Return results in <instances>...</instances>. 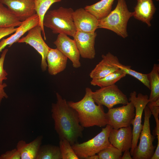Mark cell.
Returning a JSON list of instances; mask_svg holds the SVG:
<instances>
[{"mask_svg": "<svg viewBox=\"0 0 159 159\" xmlns=\"http://www.w3.org/2000/svg\"><path fill=\"white\" fill-rule=\"evenodd\" d=\"M56 95L57 102L52 104L51 109L55 130L60 140H66L72 145L82 137L84 127L80 124L77 111L58 93Z\"/></svg>", "mask_w": 159, "mask_h": 159, "instance_id": "6da1fadb", "label": "cell"}, {"mask_svg": "<svg viewBox=\"0 0 159 159\" xmlns=\"http://www.w3.org/2000/svg\"><path fill=\"white\" fill-rule=\"evenodd\" d=\"M92 92L91 88L87 87L82 100L76 102L68 101L67 103L77 112L80 124L84 127H104L108 124L106 113L103 105L95 104L92 97Z\"/></svg>", "mask_w": 159, "mask_h": 159, "instance_id": "7a4b0ae2", "label": "cell"}, {"mask_svg": "<svg viewBox=\"0 0 159 159\" xmlns=\"http://www.w3.org/2000/svg\"><path fill=\"white\" fill-rule=\"evenodd\" d=\"M74 11L72 8L62 7L47 11L43 25L50 29L54 34L63 33L73 37L77 31L73 19Z\"/></svg>", "mask_w": 159, "mask_h": 159, "instance_id": "3957f363", "label": "cell"}, {"mask_svg": "<svg viewBox=\"0 0 159 159\" xmlns=\"http://www.w3.org/2000/svg\"><path fill=\"white\" fill-rule=\"evenodd\" d=\"M133 15V12L129 11L125 0H117L115 9L106 17L98 20V28L110 30L125 38L128 36V22Z\"/></svg>", "mask_w": 159, "mask_h": 159, "instance_id": "277c9868", "label": "cell"}, {"mask_svg": "<svg viewBox=\"0 0 159 159\" xmlns=\"http://www.w3.org/2000/svg\"><path fill=\"white\" fill-rule=\"evenodd\" d=\"M112 128L110 125L107 124L92 138L82 143H77L72 145V148L79 158L86 159L111 145L109 136Z\"/></svg>", "mask_w": 159, "mask_h": 159, "instance_id": "5b68a950", "label": "cell"}, {"mask_svg": "<svg viewBox=\"0 0 159 159\" xmlns=\"http://www.w3.org/2000/svg\"><path fill=\"white\" fill-rule=\"evenodd\" d=\"M144 111V122L140 135V142L134 151L132 159H151L156 148L153 144L154 136L150 130V118L152 112L147 105Z\"/></svg>", "mask_w": 159, "mask_h": 159, "instance_id": "8992f818", "label": "cell"}, {"mask_svg": "<svg viewBox=\"0 0 159 159\" xmlns=\"http://www.w3.org/2000/svg\"><path fill=\"white\" fill-rule=\"evenodd\" d=\"M92 97L97 105H104L108 109L117 104L125 105L129 102L127 96L115 84L100 87L92 92Z\"/></svg>", "mask_w": 159, "mask_h": 159, "instance_id": "52a82bcc", "label": "cell"}, {"mask_svg": "<svg viewBox=\"0 0 159 159\" xmlns=\"http://www.w3.org/2000/svg\"><path fill=\"white\" fill-rule=\"evenodd\" d=\"M137 92L134 91L130 93L128 100L133 104L135 109V115L132 125V138L130 149L131 155L132 156L134 151L137 146L143 125L142 124V117L144 109L149 102V97L147 95L140 93L137 96Z\"/></svg>", "mask_w": 159, "mask_h": 159, "instance_id": "ba28073f", "label": "cell"}, {"mask_svg": "<svg viewBox=\"0 0 159 159\" xmlns=\"http://www.w3.org/2000/svg\"><path fill=\"white\" fill-rule=\"evenodd\" d=\"M135 111L131 102L121 107L108 109L106 113L108 124L115 129L130 126L134 120Z\"/></svg>", "mask_w": 159, "mask_h": 159, "instance_id": "9c48e42d", "label": "cell"}, {"mask_svg": "<svg viewBox=\"0 0 159 159\" xmlns=\"http://www.w3.org/2000/svg\"><path fill=\"white\" fill-rule=\"evenodd\" d=\"M27 34L19 39L17 42L25 43L28 44L37 50L42 57L41 67L44 71L47 67L46 57L50 47L44 40L41 35V26L39 25L29 29Z\"/></svg>", "mask_w": 159, "mask_h": 159, "instance_id": "30bf717a", "label": "cell"}, {"mask_svg": "<svg viewBox=\"0 0 159 159\" xmlns=\"http://www.w3.org/2000/svg\"><path fill=\"white\" fill-rule=\"evenodd\" d=\"M9 10L21 22L36 14L34 0H0Z\"/></svg>", "mask_w": 159, "mask_h": 159, "instance_id": "8fae6325", "label": "cell"}, {"mask_svg": "<svg viewBox=\"0 0 159 159\" xmlns=\"http://www.w3.org/2000/svg\"><path fill=\"white\" fill-rule=\"evenodd\" d=\"M54 44L57 49L71 61L74 68L81 67L80 56L73 39L64 34L61 33L58 34Z\"/></svg>", "mask_w": 159, "mask_h": 159, "instance_id": "7c38bea8", "label": "cell"}, {"mask_svg": "<svg viewBox=\"0 0 159 159\" xmlns=\"http://www.w3.org/2000/svg\"><path fill=\"white\" fill-rule=\"evenodd\" d=\"M97 36L95 32L87 33L77 31L73 37V40L82 57L89 59L95 58V45Z\"/></svg>", "mask_w": 159, "mask_h": 159, "instance_id": "4fadbf2b", "label": "cell"}, {"mask_svg": "<svg viewBox=\"0 0 159 159\" xmlns=\"http://www.w3.org/2000/svg\"><path fill=\"white\" fill-rule=\"evenodd\" d=\"M73 19L77 31L90 33L98 28V20L84 8L74 11Z\"/></svg>", "mask_w": 159, "mask_h": 159, "instance_id": "5bb4252c", "label": "cell"}, {"mask_svg": "<svg viewBox=\"0 0 159 159\" xmlns=\"http://www.w3.org/2000/svg\"><path fill=\"white\" fill-rule=\"evenodd\" d=\"M132 138L131 126L115 129L112 128L109 136L110 144L122 152L131 148Z\"/></svg>", "mask_w": 159, "mask_h": 159, "instance_id": "9a60e30c", "label": "cell"}, {"mask_svg": "<svg viewBox=\"0 0 159 159\" xmlns=\"http://www.w3.org/2000/svg\"><path fill=\"white\" fill-rule=\"evenodd\" d=\"M102 57V59L89 74L92 80L102 78L119 69L116 65L120 62L117 56L108 52Z\"/></svg>", "mask_w": 159, "mask_h": 159, "instance_id": "2e32d148", "label": "cell"}, {"mask_svg": "<svg viewBox=\"0 0 159 159\" xmlns=\"http://www.w3.org/2000/svg\"><path fill=\"white\" fill-rule=\"evenodd\" d=\"M39 19L36 14L33 16L22 22L18 27L14 34L5 39H3L0 42V52L7 46L10 47L14 43L17 42L20 38L25 33L34 27L39 25Z\"/></svg>", "mask_w": 159, "mask_h": 159, "instance_id": "e0dca14e", "label": "cell"}, {"mask_svg": "<svg viewBox=\"0 0 159 159\" xmlns=\"http://www.w3.org/2000/svg\"><path fill=\"white\" fill-rule=\"evenodd\" d=\"M134 10L133 16L150 27L151 21L156 11L153 0H137Z\"/></svg>", "mask_w": 159, "mask_h": 159, "instance_id": "ac0fdd59", "label": "cell"}, {"mask_svg": "<svg viewBox=\"0 0 159 159\" xmlns=\"http://www.w3.org/2000/svg\"><path fill=\"white\" fill-rule=\"evenodd\" d=\"M67 57L57 48H50L46 60L49 73L55 75L63 71L66 68Z\"/></svg>", "mask_w": 159, "mask_h": 159, "instance_id": "d6986e66", "label": "cell"}, {"mask_svg": "<svg viewBox=\"0 0 159 159\" xmlns=\"http://www.w3.org/2000/svg\"><path fill=\"white\" fill-rule=\"evenodd\" d=\"M42 138V136H38L29 143L23 140L19 141L16 148L19 153L21 159H36Z\"/></svg>", "mask_w": 159, "mask_h": 159, "instance_id": "ffe728a7", "label": "cell"}, {"mask_svg": "<svg viewBox=\"0 0 159 159\" xmlns=\"http://www.w3.org/2000/svg\"><path fill=\"white\" fill-rule=\"evenodd\" d=\"M115 0H101L91 5L86 6L84 9L98 20L107 16L112 11Z\"/></svg>", "mask_w": 159, "mask_h": 159, "instance_id": "44dd1931", "label": "cell"}, {"mask_svg": "<svg viewBox=\"0 0 159 159\" xmlns=\"http://www.w3.org/2000/svg\"><path fill=\"white\" fill-rule=\"evenodd\" d=\"M151 90L149 102L159 99V65L155 64L151 72L148 74Z\"/></svg>", "mask_w": 159, "mask_h": 159, "instance_id": "7402d4cb", "label": "cell"}, {"mask_svg": "<svg viewBox=\"0 0 159 159\" xmlns=\"http://www.w3.org/2000/svg\"><path fill=\"white\" fill-rule=\"evenodd\" d=\"M22 23L0 2V28L18 27Z\"/></svg>", "mask_w": 159, "mask_h": 159, "instance_id": "603a6c76", "label": "cell"}, {"mask_svg": "<svg viewBox=\"0 0 159 159\" xmlns=\"http://www.w3.org/2000/svg\"><path fill=\"white\" fill-rule=\"evenodd\" d=\"M124 72L119 69L116 71L100 79L92 80L91 84L100 87H106L115 84V83L126 75Z\"/></svg>", "mask_w": 159, "mask_h": 159, "instance_id": "cb8c5ba5", "label": "cell"}, {"mask_svg": "<svg viewBox=\"0 0 159 159\" xmlns=\"http://www.w3.org/2000/svg\"><path fill=\"white\" fill-rule=\"evenodd\" d=\"M36 159H62L59 147L49 144L41 145Z\"/></svg>", "mask_w": 159, "mask_h": 159, "instance_id": "d4e9b609", "label": "cell"}, {"mask_svg": "<svg viewBox=\"0 0 159 159\" xmlns=\"http://www.w3.org/2000/svg\"><path fill=\"white\" fill-rule=\"evenodd\" d=\"M35 9L36 14L39 19V25L42 28V33L44 35V39L46 38L45 35L44 26L43 25V20L44 16L52 5L54 3L59 2L62 0H34Z\"/></svg>", "mask_w": 159, "mask_h": 159, "instance_id": "484cf974", "label": "cell"}, {"mask_svg": "<svg viewBox=\"0 0 159 159\" xmlns=\"http://www.w3.org/2000/svg\"><path fill=\"white\" fill-rule=\"evenodd\" d=\"M119 69L123 71L127 74L130 75L136 78L141 82L148 89H150V83L148 74H144L137 72L132 69L130 65H125L120 62L116 64Z\"/></svg>", "mask_w": 159, "mask_h": 159, "instance_id": "4316f807", "label": "cell"}, {"mask_svg": "<svg viewBox=\"0 0 159 159\" xmlns=\"http://www.w3.org/2000/svg\"><path fill=\"white\" fill-rule=\"evenodd\" d=\"M97 155L99 159H121L122 152L111 145L100 151Z\"/></svg>", "mask_w": 159, "mask_h": 159, "instance_id": "83f0119b", "label": "cell"}, {"mask_svg": "<svg viewBox=\"0 0 159 159\" xmlns=\"http://www.w3.org/2000/svg\"><path fill=\"white\" fill-rule=\"evenodd\" d=\"M59 147L62 159H78L69 142L66 140H60Z\"/></svg>", "mask_w": 159, "mask_h": 159, "instance_id": "f1b7e54d", "label": "cell"}, {"mask_svg": "<svg viewBox=\"0 0 159 159\" xmlns=\"http://www.w3.org/2000/svg\"><path fill=\"white\" fill-rule=\"evenodd\" d=\"M147 105L150 109L152 114L153 115L156 122V127L155 129V132L157 135L158 140L159 139V120L158 118V115L159 112V99L156 101L149 102Z\"/></svg>", "mask_w": 159, "mask_h": 159, "instance_id": "f546056e", "label": "cell"}, {"mask_svg": "<svg viewBox=\"0 0 159 159\" xmlns=\"http://www.w3.org/2000/svg\"><path fill=\"white\" fill-rule=\"evenodd\" d=\"M7 49H4L2 52L0 57V84H3L4 80H6L8 74L4 68V64L6 55L8 51Z\"/></svg>", "mask_w": 159, "mask_h": 159, "instance_id": "4dcf8cb0", "label": "cell"}, {"mask_svg": "<svg viewBox=\"0 0 159 159\" xmlns=\"http://www.w3.org/2000/svg\"><path fill=\"white\" fill-rule=\"evenodd\" d=\"M0 159H21V158L19 153L16 148L1 155Z\"/></svg>", "mask_w": 159, "mask_h": 159, "instance_id": "1f68e13d", "label": "cell"}, {"mask_svg": "<svg viewBox=\"0 0 159 159\" xmlns=\"http://www.w3.org/2000/svg\"><path fill=\"white\" fill-rule=\"evenodd\" d=\"M17 27H12L0 28V39L6 36L15 32Z\"/></svg>", "mask_w": 159, "mask_h": 159, "instance_id": "d6a6232c", "label": "cell"}, {"mask_svg": "<svg viewBox=\"0 0 159 159\" xmlns=\"http://www.w3.org/2000/svg\"><path fill=\"white\" fill-rule=\"evenodd\" d=\"M7 86V85L5 83L0 84V105L2 99L4 98H7L8 97V96L4 90V88Z\"/></svg>", "mask_w": 159, "mask_h": 159, "instance_id": "836d02e7", "label": "cell"}, {"mask_svg": "<svg viewBox=\"0 0 159 159\" xmlns=\"http://www.w3.org/2000/svg\"><path fill=\"white\" fill-rule=\"evenodd\" d=\"M124 152V153L123 155H122L121 159H132L129 150H126Z\"/></svg>", "mask_w": 159, "mask_h": 159, "instance_id": "e575fe53", "label": "cell"}, {"mask_svg": "<svg viewBox=\"0 0 159 159\" xmlns=\"http://www.w3.org/2000/svg\"><path fill=\"white\" fill-rule=\"evenodd\" d=\"M85 159H99V158L98 155L95 154L89 156Z\"/></svg>", "mask_w": 159, "mask_h": 159, "instance_id": "d590c367", "label": "cell"}, {"mask_svg": "<svg viewBox=\"0 0 159 159\" xmlns=\"http://www.w3.org/2000/svg\"><path fill=\"white\" fill-rule=\"evenodd\" d=\"M157 1H159V0H156Z\"/></svg>", "mask_w": 159, "mask_h": 159, "instance_id": "8d00e7d4", "label": "cell"}]
</instances>
